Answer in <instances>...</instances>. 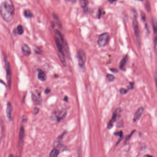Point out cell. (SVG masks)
Returning <instances> with one entry per match:
<instances>
[{
    "instance_id": "obj_1",
    "label": "cell",
    "mask_w": 157,
    "mask_h": 157,
    "mask_svg": "<svg viewBox=\"0 0 157 157\" xmlns=\"http://www.w3.org/2000/svg\"><path fill=\"white\" fill-rule=\"evenodd\" d=\"M55 36L54 37V39L58 49V50L59 52V57L61 62L63 63L64 65H65V54L64 51H65L66 52L67 54H69L68 46L66 43L65 41V40L64 38L63 37V35L60 32L58 31V30H56L55 31Z\"/></svg>"
},
{
    "instance_id": "obj_2",
    "label": "cell",
    "mask_w": 157,
    "mask_h": 157,
    "mask_svg": "<svg viewBox=\"0 0 157 157\" xmlns=\"http://www.w3.org/2000/svg\"><path fill=\"white\" fill-rule=\"evenodd\" d=\"M1 17L6 22L11 21L14 14V7L11 0H4L0 6Z\"/></svg>"
},
{
    "instance_id": "obj_3",
    "label": "cell",
    "mask_w": 157,
    "mask_h": 157,
    "mask_svg": "<svg viewBox=\"0 0 157 157\" xmlns=\"http://www.w3.org/2000/svg\"><path fill=\"white\" fill-rule=\"evenodd\" d=\"M110 35L108 33H104L99 36L97 43L100 47L105 46L108 42Z\"/></svg>"
},
{
    "instance_id": "obj_4",
    "label": "cell",
    "mask_w": 157,
    "mask_h": 157,
    "mask_svg": "<svg viewBox=\"0 0 157 157\" xmlns=\"http://www.w3.org/2000/svg\"><path fill=\"white\" fill-rule=\"evenodd\" d=\"M5 68L6 70V80L8 86L9 88L11 87V75L12 72L10 64L6 60V56L5 55Z\"/></svg>"
},
{
    "instance_id": "obj_5",
    "label": "cell",
    "mask_w": 157,
    "mask_h": 157,
    "mask_svg": "<svg viewBox=\"0 0 157 157\" xmlns=\"http://www.w3.org/2000/svg\"><path fill=\"white\" fill-rule=\"evenodd\" d=\"M77 59L79 65L82 67L84 66L86 60V54L85 51L82 49H79L77 52Z\"/></svg>"
},
{
    "instance_id": "obj_6",
    "label": "cell",
    "mask_w": 157,
    "mask_h": 157,
    "mask_svg": "<svg viewBox=\"0 0 157 157\" xmlns=\"http://www.w3.org/2000/svg\"><path fill=\"white\" fill-rule=\"evenodd\" d=\"M25 136V129L23 126H21L19 135V151L20 153H21L23 145H24V140Z\"/></svg>"
},
{
    "instance_id": "obj_7",
    "label": "cell",
    "mask_w": 157,
    "mask_h": 157,
    "mask_svg": "<svg viewBox=\"0 0 157 157\" xmlns=\"http://www.w3.org/2000/svg\"><path fill=\"white\" fill-rule=\"evenodd\" d=\"M133 26H134V29L135 32V35L136 37L138 44L140 45V31H139V27L136 16H135V18L134 19Z\"/></svg>"
},
{
    "instance_id": "obj_8",
    "label": "cell",
    "mask_w": 157,
    "mask_h": 157,
    "mask_svg": "<svg viewBox=\"0 0 157 157\" xmlns=\"http://www.w3.org/2000/svg\"><path fill=\"white\" fill-rule=\"evenodd\" d=\"M12 110L13 108L11 103L9 102H7L6 106V116L9 121L12 120Z\"/></svg>"
},
{
    "instance_id": "obj_9",
    "label": "cell",
    "mask_w": 157,
    "mask_h": 157,
    "mask_svg": "<svg viewBox=\"0 0 157 157\" xmlns=\"http://www.w3.org/2000/svg\"><path fill=\"white\" fill-rule=\"evenodd\" d=\"M144 112V109L143 107H141L138 109V110L136 111L135 113L133 120L134 122H136L139 119L141 116L142 114Z\"/></svg>"
},
{
    "instance_id": "obj_10",
    "label": "cell",
    "mask_w": 157,
    "mask_h": 157,
    "mask_svg": "<svg viewBox=\"0 0 157 157\" xmlns=\"http://www.w3.org/2000/svg\"><path fill=\"white\" fill-rule=\"evenodd\" d=\"M22 51L23 54L26 56H28L30 55V54H31V51L30 48L26 44L23 45L22 47Z\"/></svg>"
},
{
    "instance_id": "obj_11",
    "label": "cell",
    "mask_w": 157,
    "mask_h": 157,
    "mask_svg": "<svg viewBox=\"0 0 157 157\" xmlns=\"http://www.w3.org/2000/svg\"><path fill=\"white\" fill-rule=\"evenodd\" d=\"M38 78L41 81H45L47 79V76L43 71L41 70H38Z\"/></svg>"
},
{
    "instance_id": "obj_12",
    "label": "cell",
    "mask_w": 157,
    "mask_h": 157,
    "mask_svg": "<svg viewBox=\"0 0 157 157\" xmlns=\"http://www.w3.org/2000/svg\"><path fill=\"white\" fill-rule=\"evenodd\" d=\"M128 55H125V56L124 57L121 61H120L119 64V68L122 70H124L125 67V66L126 64L128 61Z\"/></svg>"
},
{
    "instance_id": "obj_13",
    "label": "cell",
    "mask_w": 157,
    "mask_h": 157,
    "mask_svg": "<svg viewBox=\"0 0 157 157\" xmlns=\"http://www.w3.org/2000/svg\"><path fill=\"white\" fill-rule=\"evenodd\" d=\"M66 114H67L66 111L65 110H63L60 113V114H59V116L58 117V118H57V121L58 122H60L62 120L64 119L65 118V116L66 115Z\"/></svg>"
},
{
    "instance_id": "obj_14",
    "label": "cell",
    "mask_w": 157,
    "mask_h": 157,
    "mask_svg": "<svg viewBox=\"0 0 157 157\" xmlns=\"http://www.w3.org/2000/svg\"><path fill=\"white\" fill-rule=\"evenodd\" d=\"M88 3V0H80V4L82 8L84 10H87Z\"/></svg>"
},
{
    "instance_id": "obj_15",
    "label": "cell",
    "mask_w": 157,
    "mask_h": 157,
    "mask_svg": "<svg viewBox=\"0 0 157 157\" xmlns=\"http://www.w3.org/2000/svg\"><path fill=\"white\" fill-rule=\"evenodd\" d=\"M60 152L56 149H54L52 150L49 154L50 157H56L59 155Z\"/></svg>"
},
{
    "instance_id": "obj_16",
    "label": "cell",
    "mask_w": 157,
    "mask_h": 157,
    "mask_svg": "<svg viewBox=\"0 0 157 157\" xmlns=\"http://www.w3.org/2000/svg\"><path fill=\"white\" fill-rule=\"evenodd\" d=\"M24 15L25 16V17L27 18H32L33 16V13L31 12V11L29 10H25L24 13Z\"/></svg>"
},
{
    "instance_id": "obj_17",
    "label": "cell",
    "mask_w": 157,
    "mask_h": 157,
    "mask_svg": "<svg viewBox=\"0 0 157 157\" xmlns=\"http://www.w3.org/2000/svg\"><path fill=\"white\" fill-rule=\"evenodd\" d=\"M16 32L19 35H22L24 33V32L23 26L21 25H18L17 27V30H16Z\"/></svg>"
},
{
    "instance_id": "obj_18",
    "label": "cell",
    "mask_w": 157,
    "mask_h": 157,
    "mask_svg": "<svg viewBox=\"0 0 157 157\" xmlns=\"http://www.w3.org/2000/svg\"><path fill=\"white\" fill-rule=\"evenodd\" d=\"M107 78L109 82H113L115 80V76L112 74H107Z\"/></svg>"
},
{
    "instance_id": "obj_19",
    "label": "cell",
    "mask_w": 157,
    "mask_h": 157,
    "mask_svg": "<svg viewBox=\"0 0 157 157\" xmlns=\"http://www.w3.org/2000/svg\"><path fill=\"white\" fill-rule=\"evenodd\" d=\"M117 110L115 111V112H114L113 113V115H112V119H111V121L114 123V122H115L116 121V119H117Z\"/></svg>"
},
{
    "instance_id": "obj_20",
    "label": "cell",
    "mask_w": 157,
    "mask_h": 157,
    "mask_svg": "<svg viewBox=\"0 0 157 157\" xmlns=\"http://www.w3.org/2000/svg\"><path fill=\"white\" fill-rule=\"evenodd\" d=\"M114 135H117V136H119L120 137V139H122L123 136V132H122V131L115 132V133H114Z\"/></svg>"
},
{
    "instance_id": "obj_21",
    "label": "cell",
    "mask_w": 157,
    "mask_h": 157,
    "mask_svg": "<svg viewBox=\"0 0 157 157\" xmlns=\"http://www.w3.org/2000/svg\"><path fill=\"white\" fill-rule=\"evenodd\" d=\"M146 10H147L148 12H149V11H150V10H151V7H150V3L148 1H147L146 2Z\"/></svg>"
},
{
    "instance_id": "obj_22",
    "label": "cell",
    "mask_w": 157,
    "mask_h": 157,
    "mask_svg": "<svg viewBox=\"0 0 157 157\" xmlns=\"http://www.w3.org/2000/svg\"><path fill=\"white\" fill-rule=\"evenodd\" d=\"M128 92V90L124 88H121L120 89V93L121 94H125Z\"/></svg>"
},
{
    "instance_id": "obj_23",
    "label": "cell",
    "mask_w": 157,
    "mask_h": 157,
    "mask_svg": "<svg viewBox=\"0 0 157 157\" xmlns=\"http://www.w3.org/2000/svg\"><path fill=\"white\" fill-rule=\"evenodd\" d=\"M135 132V130H133V131H132L131 133V134L130 135H128L127 137H126V140H125V141L126 142L127 141H128L129 140H130V138H131V137L132 136V135L134 133V132Z\"/></svg>"
},
{
    "instance_id": "obj_24",
    "label": "cell",
    "mask_w": 157,
    "mask_h": 157,
    "mask_svg": "<svg viewBox=\"0 0 157 157\" xmlns=\"http://www.w3.org/2000/svg\"><path fill=\"white\" fill-rule=\"evenodd\" d=\"M113 126V122L110 120L109 123H108V125H107V128L108 129H112V128Z\"/></svg>"
},
{
    "instance_id": "obj_25",
    "label": "cell",
    "mask_w": 157,
    "mask_h": 157,
    "mask_svg": "<svg viewBox=\"0 0 157 157\" xmlns=\"http://www.w3.org/2000/svg\"><path fill=\"white\" fill-rule=\"evenodd\" d=\"M39 112V109L38 108V107H35L34 109V111H33V114L36 115L37 114H38V113Z\"/></svg>"
},
{
    "instance_id": "obj_26",
    "label": "cell",
    "mask_w": 157,
    "mask_h": 157,
    "mask_svg": "<svg viewBox=\"0 0 157 157\" xmlns=\"http://www.w3.org/2000/svg\"><path fill=\"white\" fill-rule=\"evenodd\" d=\"M141 19L142 21H143L144 22L146 20V15H145V14L143 12H141Z\"/></svg>"
},
{
    "instance_id": "obj_27",
    "label": "cell",
    "mask_w": 157,
    "mask_h": 157,
    "mask_svg": "<svg viewBox=\"0 0 157 157\" xmlns=\"http://www.w3.org/2000/svg\"><path fill=\"white\" fill-rule=\"evenodd\" d=\"M27 117L26 116H23L22 117V123H26L27 122Z\"/></svg>"
},
{
    "instance_id": "obj_28",
    "label": "cell",
    "mask_w": 157,
    "mask_h": 157,
    "mask_svg": "<svg viewBox=\"0 0 157 157\" xmlns=\"http://www.w3.org/2000/svg\"><path fill=\"white\" fill-rule=\"evenodd\" d=\"M51 90L49 88H47L45 90V93L46 94H48L50 92Z\"/></svg>"
},
{
    "instance_id": "obj_29",
    "label": "cell",
    "mask_w": 157,
    "mask_h": 157,
    "mask_svg": "<svg viewBox=\"0 0 157 157\" xmlns=\"http://www.w3.org/2000/svg\"><path fill=\"white\" fill-rule=\"evenodd\" d=\"M134 83L133 82H130V86L129 87V89H132L133 88H134Z\"/></svg>"
},
{
    "instance_id": "obj_30",
    "label": "cell",
    "mask_w": 157,
    "mask_h": 157,
    "mask_svg": "<svg viewBox=\"0 0 157 157\" xmlns=\"http://www.w3.org/2000/svg\"><path fill=\"white\" fill-rule=\"evenodd\" d=\"M110 70L113 72V73H117L118 72V70L116 69H110Z\"/></svg>"
},
{
    "instance_id": "obj_31",
    "label": "cell",
    "mask_w": 157,
    "mask_h": 157,
    "mask_svg": "<svg viewBox=\"0 0 157 157\" xmlns=\"http://www.w3.org/2000/svg\"><path fill=\"white\" fill-rule=\"evenodd\" d=\"M101 10L100 9L98 11V17L99 18H100L101 17Z\"/></svg>"
},
{
    "instance_id": "obj_32",
    "label": "cell",
    "mask_w": 157,
    "mask_h": 157,
    "mask_svg": "<svg viewBox=\"0 0 157 157\" xmlns=\"http://www.w3.org/2000/svg\"><path fill=\"white\" fill-rule=\"evenodd\" d=\"M108 0L111 4H112V3H114V2L116 1L117 0Z\"/></svg>"
},
{
    "instance_id": "obj_33",
    "label": "cell",
    "mask_w": 157,
    "mask_h": 157,
    "mask_svg": "<svg viewBox=\"0 0 157 157\" xmlns=\"http://www.w3.org/2000/svg\"><path fill=\"white\" fill-rule=\"evenodd\" d=\"M64 100L65 101H66V102H67L68 101V97L66 96H65L64 97Z\"/></svg>"
},
{
    "instance_id": "obj_34",
    "label": "cell",
    "mask_w": 157,
    "mask_h": 157,
    "mask_svg": "<svg viewBox=\"0 0 157 157\" xmlns=\"http://www.w3.org/2000/svg\"><path fill=\"white\" fill-rule=\"evenodd\" d=\"M68 1H70V2H71V3H74L76 1V0H66Z\"/></svg>"
},
{
    "instance_id": "obj_35",
    "label": "cell",
    "mask_w": 157,
    "mask_h": 157,
    "mask_svg": "<svg viewBox=\"0 0 157 157\" xmlns=\"http://www.w3.org/2000/svg\"><path fill=\"white\" fill-rule=\"evenodd\" d=\"M145 157H152V156H151V155H145Z\"/></svg>"
},
{
    "instance_id": "obj_36",
    "label": "cell",
    "mask_w": 157,
    "mask_h": 157,
    "mask_svg": "<svg viewBox=\"0 0 157 157\" xmlns=\"http://www.w3.org/2000/svg\"><path fill=\"white\" fill-rule=\"evenodd\" d=\"M138 0V1H143V0Z\"/></svg>"
}]
</instances>
